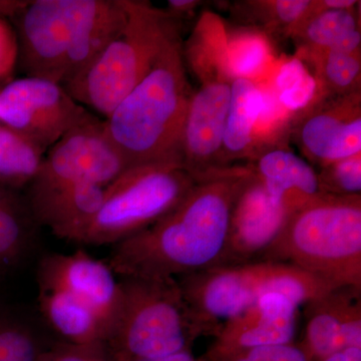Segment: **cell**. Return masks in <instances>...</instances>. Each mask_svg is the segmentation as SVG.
<instances>
[{"label": "cell", "mask_w": 361, "mask_h": 361, "mask_svg": "<svg viewBox=\"0 0 361 361\" xmlns=\"http://www.w3.org/2000/svg\"><path fill=\"white\" fill-rule=\"evenodd\" d=\"M201 78L190 99L180 144V165L196 180L226 167L223 139L231 97L232 80L224 73Z\"/></svg>", "instance_id": "cell-11"}, {"label": "cell", "mask_w": 361, "mask_h": 361, "mask_svg": "<svg viewBox=\"0 0 361 361\" xmlns=\"http://www.w3.org/2000/svg\"><path fill=\"white\" fill-rule=\"evenodd\" d=\"M177 281L201 336H217L226 322L266 294H280L296 303L310 290L305 271L270 260L217 266L178 278Z\"/></svg>", "instance_id": "cell-6"}, {"label": "cell", "mask_w": 361, "mask_h": 361, "mask_svg": "<svg viewBox=\"0 0 361 361\" xmlns=\"http://www.w3.org/2000/svg\"><path fill=\"white\" fill-rule=\"evenodd\" d=\"M120 307L106 342L121 360L188 351L201 336L177 279L120 277Z\"/></svg>", "instance_id": "cell-5"}, {"label": "cell", "mask_w": 361, "mask_h": 361, "mask_svg": "<svg viewBox=\"0 0 361 361\" xmlns=\"http://www.w3.org/2000/svg\"><path fill=\"white\" fill-rule=\"evenodd\" d=\"M263 90L253 80L235 78L223 139V163L226 167L254 154V133L263 106Z\"/></svg>", "instance_id": "cell-20"}, {"label": "cell", "mask_w": 361, "mask_h": 361, "mask_svg": "<svg viewBox=\"0 0 361 361\" xmlns=\"http://www.w3.org/2000/svg\"><path fill=\"white\" fill-rule=\"evenodd\" d=\"M318 174L320 191L337 196L361 193V154L322 167Z\"/></svg>", "instance_id": "cell-29"}, {"label": "cell", "mask_w": 361, "mask_h": 361, "mask_svg": "<svg viewBox=\"0 0 361 361\" xmlns=\"http://www.w3.org/2000/svg\"><path fill=\"white\" fill-rule=\"evenodd\" d=\"M192 94L179 35L104 120L106 133L128 169L154 164L182 166L180 144Z\"/></svg>", "instance_id": "cell-2"}, {"label": "cell", "mask_w": 361, "mask_h": 361, "mask_svg": "<svg viewBox=\"0 0 361 361\" xmlns=\"http://www.w3.org/2000/svg\"><path fill=\"white\" fill-rule=\"evenodd\" d=\"M255 159L251 167L271 198L291 212L322 194L315 169L291 149L272 147Z\"/></svg>", "instance_id": "cell-19"}, {"label": "cell", "mask_w": 361, "mask_h": 361, "mask_svg": "<svg viewBox=\"0 0 361 361\" xmlns=\"http://www.w3.org/2000/svg\"><path fill=\"white\" fill-rule=\"evenodd\" d=\"M44 153L25 135L0 123V185L21 188L32 184Z\"/></svg>", "instance_id": "cell-24"}, {"label": "cell", "mask_w": 361, "mask_h": 361, "mask_svg": "<svg viewBox=\"0 0 361 361\" xmlns=\"http://www.w3.org/2000/svg\"><path fill=\"white\" fill-rule=\"evenodd\" d=\"M89 114L63 85L44 78H18L0 92V123L44 152Z\"/></svg>", "instance_id": "cell-8"}, {"label": "cell", "mask_w": 361, "mask_h": 361, "mask_svg": "<svg viewBox=\"0 0 361 361\" xmlns=\"http://www.w3.org/2000/svg\"><path fill=\"white\" fill-rule=\"evenodd\" d=\"M18 37L11 26L0 16V78L11 75L18 63Z\"/></svg>", "instance_id": "cell-32"}, {"label": "cell", "mask_w": 361, "mask_h": 361, "mask_svg": "<svg viewBox=\"0 0 361 361\" xmlns=\"http://www.w3.org/2000/svg\"><path fill=\"white\" fill-rule=\"evenodd\" d=\"M291 213L271 198L253 171L233 207L224 265L261 260Z\"/></svg>", "instance_id": "cell-14"}, {"label": "cell", "mask_w": 361, "mask_h": 361, "mask_svg": "<svg viewBox=\"0 0 361 361\" xmlns=\"http://www.w3.org/2000/svg\"><path fill=\"white\" fill-rule=\"evenodd\" d=\"M252 173L230 166L202 176L170 213L114 245L106 263L118 277L154 279L224 265L233 207Z\"/></svg>", "instance_id": "cell-1"}, {"label": "cell", "mask_w": 361, "mask_h": 361, "mask_svg": "<svg viewBox=\"0 0 361 361\" xmlns=\"http://www.w3.org/2000/svg\"><path fill=\"white\" fill-rule=\"evenodd\" d=\"M200 4L202 2L197 0H169L167 13L172 18L174 16H185L192 13Z\"/></svg>", "instance_id": "cell-33"}, {"label": "cell", "mask_w": 361, "mask_h": 361, "mask_svg": "<svg viewBox=\"0 0 361 361\" xmlns=\"http://www.w3.org/2000/svg\"><path fill=\"white\" fill-rule=\"evenodd\" d=\"M126 170L104 121L90 113L49 148L32 184L82 183L104 188Z\"/></svg>", "instance_id": "cell-9"}, {"label": "cell", "mask_w": 361, "mask_h": 361, "mask_svg": "<svg viewBox=\"0 0 361 361\" xmlns=\"http://www.w3.org/2000/svg\"><path fill=\"white\" fill-rule=\"evenodd\" d=\"M78 0H32L21 9L18 63L26 77L61 84Z\"/></svg>", "instance_id": "cell-10"}, {"label": "cell", "mask_w": 361, "mask_h": 361, "mask_svg": "<svg viewBox=\"0 0 361 361\" xmlns=\"http://www.w3.org/2000/svg\"><path fill=\"white\" fill-rule=\"evenodd\" d=\"M294 135L308 160L320 168L361 154V94L318 99L297 114Z\"/></svg>", "instance_id": "cell-12"}, {"label": "cell", "mask_w": 361, "mask_h": 361, "mask_svg": "<svg viewBox=\"0 0 361 361\" xmlns=\"http://www.w3.org/2000/svg\"><path fill=\"white\" fill-rule=\"evenodd\" d=\"M320 2L323 8L327 9H350L360 4L356 0H322Z\"/></svg>", "instance_id": "cell-36"}, {"label": "cell", "mask_w": 361, "mask_h": 361, "mask_svg": "<svg viewBox=\"0 0 361 361\" xmlns=\"http://www.w3.org/2000/svg\"><path fill=\"white\" fill-rule=\"evenodd\" d=\"M128 21L118 37L80 75L63 85L82 106L108 118L179 37L173 18L147 1L126 0Z\"/></svg>", "instance_id": "cell-4"}, {"label": "cell", "mask_w": 361, "mask_h": 361, "mask_svg": "<svg viewBox=\"0 0 361 361\" xmlns=\"http://www.w3.org/2000/svg\"><path fill=\"white\" fill-rule=\"evenodd\" d=\"M127 21L126 0H78L61 85L80 77L120 35Z\"/></svg>", "instance_id": "cell-18"}, {"label": "cell", "mask_w": 361, "mask_h": 361, "mask_svg": "<svg viewBox=\"0 0 361 361\" xmlns=\"http://www.w3.org/2000/svg\"><path fill=\"white\" fill-rule=\"evenodd\" d=\"M28 232L23 210L11 197L0 205V264L13 262L27 243Z\"/></svg>", "instance_id": "cell-28"}, {"label": "cell", "mask_w": 361, "mask_h": 361, "mask_svg": "<svg viewBox=\"0 0 361 361\" xmlns=\"http://www.w3.org/2000/svg\"><path fill=\"white\" fill-rule=\"evenodd\" d=\"M314 68L319 99H334L360 92L361 54L320 51L300 56Z\"/></svg>", "instance_id": "cell-23"}, {"label": "cell", "mask_w": 361, "mask_h": 361, "mask_svg": "<svg viewBox=\"0 0 361 361\" xmlns=\"http://www.w3.org/2000/svg\"><path fill=\"white\" fill-rule=\"evenodd\" d=\"M261 260L296 266L334 288L361 289V195L322 193L306 202Z\"/></svg>", "instance_id": "cell-3"}, {"label": "cell", "mask_w": 361, "mask_h": 361, "mask_svg": "<svg viewBox=\"0 0 361 361\" xmlns=\"http://www.w3.org/2000/svg\"><path fill=\"white\" fill-rule=\"evenodd\" d=\"M32 337L18 326H0V361H35Z\"/></svg>", "instance_id": "cell-30"}, {"label": "cell", "mask_w": 361, "mask_h": 361, "mask_svg": "<svg viewBox=\"0 0 361 361\" xmlns=\"http://www.w3.org/2000/svg\"><path fill=\"white\" fill-rule=\"evenodd\" d=\"M40 310L49 325L80 348L106 342L108 329L90 307L61 290H39Z\"/></svg>", "instance_id": "cell-21"}, {"label": "cell", "mask_w": 361, "mask_h": 361, "mask_svg": "<svg viewBox=\"0 0 361 361\" xmlns=\"http://www.w3.org/2000/svg\"><path fill=\"white\" fill-rule=\"evenodd\" d=\"M27 1H0V16L20 13Z\"/></svg>", "instance_id": "cell-35"}, {"label": "cell", "mask_w": 361, "mask_h": 361, "mask_svg": "<svg viewBox=\"0 0 361 361\" xmlns=\"http://www.w3.org/2000/svg\"><path fill=\"white\" fill-rule=\"evenodd\" d=\"M296 312L297 306L286 297L266 294L223 325L211 353L291 343L295 336Z\"/></svg>", "instance_id": "cell-16"}, {"label": "cell", "mask_w": 361, "mask_h": 361, "mask_svg": "<svg viewBox=\"0 0 361 361\" xmlns=\"http://www.w3.org/2000/svg\"><path fill=\"white\" fill-rule=\"evenodd\" d=\"M37 282L39 290L66 292L90 307L106 325L109 336L120 307L121 288L108 263L82 250L52 254L40 262Z\"/></svg>", "instance_id": "cell-13"}, {"label": "cell", "mask_w": 361, "mask_h": 361, "mask_svg": "<svg viewBox=\"0 0 361 361\" xmlns=\"http://www.w3.org/2000/svg\"><path fill=\"white\" fill-rule=\"evenodd\" d=\"M234 353H240L251 361H310L311 358L305 348L291 343L259 346Z\"/></svg>", "instance_id": "cell-31"}, {"label": "cell", "mask_w": 361, "mask_h": 361, "mask_svg": "<svg viewBox=\"0 0 361 361\" xmlns=\"http://www.w3.org/2000/svg\"><path fill=\"white\" fill-rule=\"evenodd\" d=\"M361 289L342 287L308 303L306 349L323 360L351 348H361Z\"/></svg>", "instance_id": "cell-17"}, {"label": "cell", "mask_w": 361, "mask_h": 361, "mask_svg": "<svg viewBox=\"0 0 361 361\" xmlns=\"http://www.w3.org/2000/svg\"><path fill=\"white\" fill-rule=\"evenodd\" d=\"M360 13L350 9L323 8L316 1L310 14L292 30L289 37L299 47L297 56H305L331 49L350 33L360 30Z\"/></svg>", "instance_id": "cell-22"}, {"label": "cell", "mask_w": 361, "mask_h": 361, "mask_svg": "<svg viewBox=\"0 0 361 361\" xmlns=\"http://www.w3.org/2000/svg\"><path fill=\"white\" fill-rule=\"evenodd\" d=\"M319 361H361V348L343 349V350L334 353V355L327 356Z\"/></svg>", "instance_id": "cell-34"}, {"label": "cell", "mask_w": 361, "mask_h": 361, "mask_svg": "<svg viewBox=\"0 0 361 361\" xmlns=\"http://www.w3.org/2000/svg\"><path fill=\"white\" fill-rule=\"evenodd\" d=\"M315 0H274V1H247L249 13L255 14L258 21L268 30H281L290 35L292 30L312 11Z\"/></svg>", "instance_id": "cell-27"}, {"label": "cell", "mask_w": 361, "mask_h": 361, "mask_svg": "<svg viewBox=\"0 0 361 361\" xmlns=\"http://www.w3.org/2000/svg\"><path fill=\"white\" fill-rule=\"evenodd\" d=\"M104 189L82 183L30 184L27 208L37 224L59 238L80 243L101 208Z\"/></svg>", "instance_id": "cell-15"}, {"label": "cell", "mask_w": 361, "mask_h": 361, "mask_svg": "<svg viewBox=\"0 0 361 361\" xmlns=\"http://www.w3.org/2000/svg\"><path fill=\"white\" fill-rule=\"evenodd\" d=\"M271 59L269 39L263 32L243 30L226 37L224 68L231 80H253L267 68Z\"/></svg>", "instance_id": "cell-26"}, {"label": "cell", "mask_w": 361, "mask_h": 361, "mask_svg": "<svg viewBox=\"0 0 361 361\" xmlns=\"http://www.w3.org/2000/svg\"><path fill=\"white\" fill-rule=\"evenodd\" d=\"M196 182L176 164L128 169L104 187L103 203L80 244L114 246L144 231L170 213Z\"/></svg>", "instance_id": "cell-7"}, {"label": "cell", "mask_w": 361, "mask_h": 361, "mask_svg": "<svg viewBox=\"0 0 361 361\" xmlns=\"http://www.w3.org/2000/svg\"><path fill=\"white\" fill-rule=\"evenodd\" d=\"M271 87L278 103L292 116L307 110L319 99V87L314 73L299 56L280 63Z\"/></svg>", "instance_id": "cell-25"}, {"label": "cell", "mask_w": 361, "mask_h": 361, "mask_svg": "<svg viewBox=\"0 0 361 361\" xmlns=\"http://www.w3.org/2000/svg\"><path fill=\"white\" fill-rule=\"evenodd\" d=\"M126 361H199L194 357L189 351H180L164 357L152 358V360H132Z\"/></svg>", "instance_id": "cell-37"}, {"label": "cell", "mask_w": 361, "mask_h": 361, "mask_svg": "<svg viewBox=\"0 0 361 361\" xmlns=\"http://www.w3.org/2000/svg\"><path fill=\"white\" fill-rule=\"evenodd\" d=\"M7 197H8V195L4 193V191H2L1 188H0V205L6 201Z\"/></svg>", "instance_id": "cell-38"}]
</instances>
